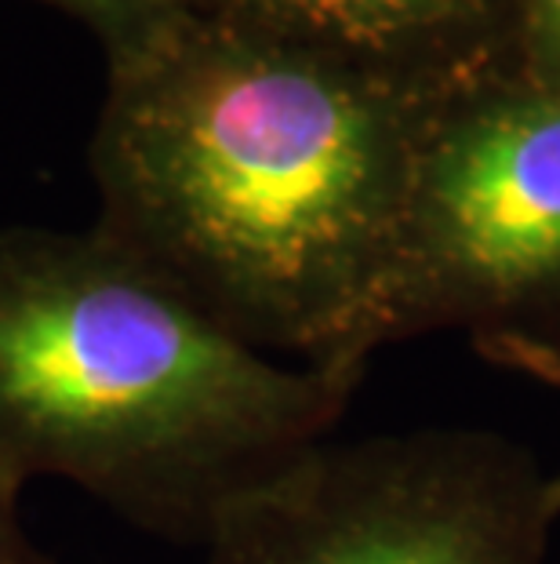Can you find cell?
<instances>
[{"label": "cell", "mask_w": 560, "mask_h": 564, "mask_svg": "<svg viewBox=\"0 0 560 564\" xmlns=\"http://www.w3.org/2000/svg\"><path fill=\"white\" fill-rule=\"evenodd\" d=\"M0 564H55L19 521V491L0 485Z\"/></svg>", "instance_id": "cell-7"}, {"label": "cell", "mask_w": 560, "mask_h": 564, "mask_svg": "<svg viewBox=\"0 0 560 564\" xmlns=\"http://www.w3.org/2000/svg\"><path fill=\"white\" fill-rule=\"evenodd\" d=\"M553 488H557V499H560V470L553 474Z\"/></svg>", "instance_id": "cell-9"}, {"label": "cell", "mask_w": 560, "mask_h": 564, "mask_svg": "<svg viewBox=\"0 0 560 564\" xmlns=\"http://www.w3.org/2000/svg\"><path fill=\"white\" fill-rule=\"evenodd\" d=\"M430 110L361 55L189 8L106 66L95 230L255 350L364 371L393 343Z\"/></svg>", "instance_id": "cell-1"}, {"label": "cell", "mask_w": 560, "mask_h": 564, "mask_svg": "<svg viewBox=\"0 0 560 564\" xmlns=\"http://www.w3.org/2000/svg\"><path fill=\"white\" fill-rule=\"evenodd\" d=\"M535 30H539V55L546 74L535 88L560 91V0H531Z\"/></svg>", "instance_id": "cell-8"}, {"label": "cell", "mask_w": 560, "mask_h": 564, "mask_svg": "<svg viewBox=\"0 0 560 564\" xmlns=\"http://www.w3.org/2000/svg\"><path fill=\"white\" fill-rule=\"evenodd\" d=\"M560 499L531 448L426 426L317 441L248 488L205 564H546Z\"/></svg>", "instance_id": "cell-3"}, {"label": "cell", "mask_w": 560, "mask_h": 564, "mask_svg": "<svg viewBox=\"0 0 560 564\" xmlns=\"http://www.w3.org/2000/svg\"><path fill=\"white\" fill-rule=\"evenodd\" d=\"M364 371L262 354L102 230H0V485L63 477L142 532L219 513L331 437Z\"/></svg>", "instance_id": "cell-2"}, {"label": "cell", "mask_w": 560, "mask_h": 564, "mask_svg": "<svg viewBox=\"0 0 560 564\" xmlns=\"http://www.w3.org/2000/svg\"><path fill=\"white\" fill-rule=\"evenodd\" d=\"M194 4L237 11L393 69V58L404 47L448 15L444 8L451 0H194Z\"/></svg>", "instance_id": "cell-5"}, {"label": "cell", "mask_w": 560, "mask_h": 564, "mask_svg": "<svg viewBox=\"0 0 560 564\" xmlns=\"http://www.w3.org/2000/svg\"><path fill=\"white\" fill-rule=\"evenodd\" d=\"M37 4L77 19L99 41L106 66L139 55L189 8H197L194 0H37Z\"/></svg>", "instance_id": "cell-6"}, {"label": "cell", "mask_w": 560, "mask_h": 564, "mask_svg": "<svg viewBox=\"0 0 560 564\" xmlns=\"http://www.w3.org/2000/svg\"><path fill=\"white\" fill-rule=\"evenodd\" d=\"M426 332L560 382V91L531 84L430 110L393 343Z\"/></svg>", "instance_id": "cell-4"}]
</instances>
